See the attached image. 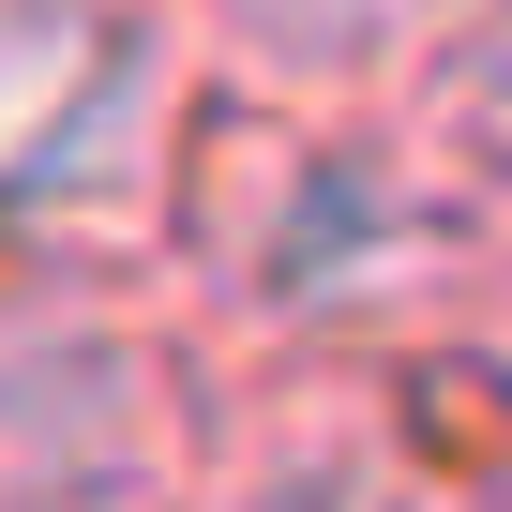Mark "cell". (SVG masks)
I'll return each mask as SVG.
<instances>
[{"mask_svg":"<svg viewBox=\"0 0 512 512\" xmlns=\"http://www.w3.org/2000/svg\"><path fill=\"white\" fill-rule=\"evenodd\" d=\"M196 256H211L226 317H256V332H347V317H407L452 272V211H437V166H407L392 136L302 121V136H256V151L211 166Z\"/></svg>","mask_w":512,"mask_h":512,"instance_id":"cell-1","label":"cell"},{"mask_svg":"<svg viewBox=\"0 0 512 512\" xmlns=\"http://www.w3.org/2000/svg\"><path fill=\"white\" fill-rule=\"evenodd\" d=\"M166 31L226 46L241 76H272L302 106H332V91H377L422 31H452V0H181Z\"/></svg>","mask_w":512,"mask_h":512,"instance_id":"cell-4","label":"cell"},{"mask_svg":"<svg viewBox=\"0 0 512 512\" xmlns=\"http://www.w3.org/2000/svg\"><path fill=\"white\" fill-rule=\"evenodd\" d=\"M467 512H512V467H497V482H482V497H467Z\"/></svg>","mask_w":512,"mask_h":512,"instance_id":"cell-6","label":"cell"},{"mask_svg":"<svg viewBox=\"0 0 512 512\" xmlns=\"http://www.w3.org/2000/svg\"><path fill=\"white\" fill-rule=\"evenodd\" d=\"M181 181V31L151 0H0V226L91 241Z\"/></svg>","mask_w":512,"mask_h":512,"instance_id":"cell-2","label":"cell"},{"mask_svg":"<svg viewBox=\"0 0 512 512\" xmlns=\"http://www.w3.org/2000/svg\"><path fill=\"white\" fill-rule=\"evenodd\" d=\"M181 482V377L91 287L0 302V512H151Z\"/></svg>","mask_w":512,"mask_h":512,"instance_id":"cell-3","label":"cell"},{"mask_svg":"<svg viewBox=\"0 0 512 512\" xmlns=\"http://www.w3.org/2000/svg\"><path fill=\"white\" fill-rule=\"evenodd\" d=\"M241 512H362V482L347 467H287V482H256Z\"/></svg>","mask_w":512,"mask_h":512,"instance_id":"cell-5","label":"cell"}]
</instances>
